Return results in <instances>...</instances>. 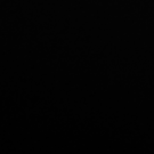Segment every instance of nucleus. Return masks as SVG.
Listing matches in <instances>:
<instances>
[]
</instances>
